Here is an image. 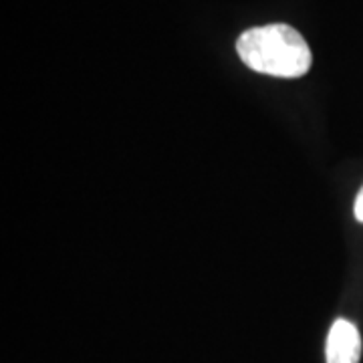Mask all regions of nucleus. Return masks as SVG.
I'll list each match as a JSON object with an SVG mask.
<instances>
[{
    "instance_id": "7ed1b4c3",
    "label": "nucleus",
    "mask_w": 363,
    "mask_h": 363,
    "mask_svg": "<svg viewBox=\"0 0 363 363\" xmlns=\"http://www.w3.org/2000/svg\"><path fill=\"white\" fill-rule=\"evenodd\" d=\"M353 212H355V218L359 222H363V188L359 190L357 198H355V208H353Z\"/></svg>"
},
{
    "instance_id": "f03ea898",
    "label": "nucleus",
    "mask_w": 363,
    "mask_h": 363,
    "mask_svg": "<svg viewBox=\"0 0 363 363\" xmlns=\"http://www.w3.org/2000/svg\"><path fill=\"white\" fill-rule=\"evenodd\" d=\"M325 359L327 363H359L362 335L351 321L337 319L331 325L325 345Z\"/></svg>"
},
{
    "instance_id": "f257e3e1",
    "label": "nucleus",
    "mask_w": 363,
    "mask_h": 363,
    "mask_svg": "<svg viewBox=\"0 0 363 363\" xmlns=\"http://www.w3.org/2000/svg\"><path fill=\"white\" fill-rule=\"evenodd\" d=\"M236 52L248 69L281 79L303 77L313 63L307 40L289 25L248 28L236 40Z\"/></svg>"
}]
</instances>
